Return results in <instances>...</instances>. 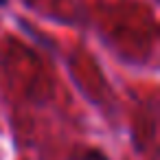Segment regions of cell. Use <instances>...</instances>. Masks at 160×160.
Masks as SVG:
<instances>
[{"label": "cell", "mask_w": 160, "mask_h": 160, "mask_svg": "<svg viewBox=\"0 0 160 160\" xmlns=\"http://www.w3.org/2000/svg\"><path fill=\"white\" fill-rule=\"evenodd\" d=\"M5 2H7V0H0V5H5Z\"/></svg>", "instance_id": "obj_1"}]
</instances>
